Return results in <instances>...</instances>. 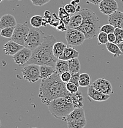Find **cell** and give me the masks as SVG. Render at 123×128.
I'll use <instances>...</instances> for the list:
<instances>
[{
    "label": "cell",
    "mask_w": 123,
    "mask_h": 128,
    "mask_svg": "<svg viewBox=\"0 0 123 128\" xmlns=\"http://www.w3.org/2000/svg\"><path fill=\"white\" fill-rule=\"evenodd\" d=\"M79 12L83 16V22L77 30L84 33L86 40L94 38L98 35V32L100 29L99 17L94 12L88 8L81 9Z\"/></svg>",
    "instance_id": "3957f363"
},
{
    "label": "cell",
    "mask_w": 123,
    "mask_h": 128,
    "mask_svg": "<svg viewBox=\"0 0 123 128\" xmlns=\"http://www.w3.org/2000/svg\"><path fill=\"white\" fill-rule=\"evenodd\" d=\"M118 46L119 47H120V49H121V51L123 52V42H121V43H120V44H118Z\"/></svg>",
    "instance_id": "7bdbcfd3"
},
{
    "label": "cell",
    "mask_w": 123,
    "mask_h": 128,
    "mask_svg": "<svg viewBox=\"0 0 123 128\" xmlns=\"http://www.w3.org/2000/svg\"><path fill=\"white\" fill-rule=\"evenodd\" d=\"M51 0H31L33 5L36 6H42L49 2Z\"/></svg>",
    "instance_id": "f35d334b"
},
{
    "label": "cell",
    "mask_w": 123,
    "mask_h": 128,
    "mask_svg": "<svg viewBox=\"0 0 123 128\" xmlns=\"http://www.w3.org/2000/svg\"><path fill=\"white\" fill-rule=\"evenodd\" d=\"M67 124L68 128H84L86 124V117L67 121Z\"/></svg>",
    "instance_id": "603a6c76"
},
{
    "label": "cell",
    "mask_w": 123,
    "mask_h": 128,
    "mask_svg": "<svg viewBox=\"0 0 123 128\" xmlns=\"http://www.w3.org/2000/svg\"><path fill=\"white\" fill-rule=\"evenodd\" d=\"M91 85L96 90L107 95L110 96L113 92V86L112 84L105 78H99L94 81Z\"/></svg>",
    "instance_id": "9c48e42d"
},
{
    "label": "cell",
    "mask_w": 123,
    "mask_h": 128,
    "mask_svg": "<svg viewBox=\"0 0 123 128\" xmlns=\"http://www.w3.org/2000/svg\"><path fill=\"white\" fill-rule=\"evenodd\" d=\"M42 22H43V17L40 15H36L33 16L30 19V24L33 27L40 28L42 26Z\"/></svg>",
    "instance_id": "83f0119b"
},
{
    "label": "cell",
    "mask_w": 123,
    "mask_h": 128,
    "mask_svg": "<svg viewBox=\"0 0 123 128\" xmlns=\"http://www.w3.org/2000/svg\"><path fill=\"white\" fill-rule=\"evenodd\" d=\"M61 78L62 81L63 82H66V83H67L70 81V80L71 79V76H72V74L71 73V72L69 71L66 72L64 73H62L61 74Z\"/></svg>",
    "instance_id": "8d00e7d4"
},
{
    "label": "cell",
    "mask_w": 123,
    "mask_h": 128,
    "mask_svg": "<svg viewBox=\"0 0 123 128\" xmlns=\"http://www.w3.org/2000/svg\"><path fill=\"white\" fill-rule=\"evenodd\" d=\"M79 86H78L77 85L73 82H69L66 83V89L70 94H75V93L79 91Z\"/></svg>",
    "instance_id": "d6a6232c"
},
{
    "label": "cell",
    "mask_w": 123,
    "mask_h": 128,
    "mask_svg": "<svg viewBox=\"0 0 123 128\" xmlns=\"http://www.w3.org/2000/svg\"><path fill=\"white\" fill-rule=\"evenodd\" d=\"M97 42L99 45L107 44L108 42V34L104 32H100L97 35Z\"/></svg>",
    "instance_id": "f546056e"
},
{
    "label": "cell",
    "mask_w": 123,
    "mask_h": 128,
    "mask_svg": "<svg viewBox=\"0 0 123 128\" xmlns=\"http://www.w3.org/2000/svg\"><path fill=\"white\" fill-rule=\"evenodd\" d=\"M79 85L80 87H89L91 85L90 76L86 73H80Z\"/></svg>",
    "instance_id": "4316f807"
},
{
    "label": "cell",
    "mask_w": 123,
    "mask_h": 128,
    "mask_svg": "<svg viewBox=\"0 0 123 128\" xmlns=\"http://www.w3.org/2000/svg\"><path fill=\"white\" fill-rule=\"evenodd\" d=\"M69 94L66 89V83L62 81L60 74L56 72L50 78L42 80L38 96L42 103L48 106L53 100Z\"/></svg>",
    "instance_id": "6da1fadb"
},
{
    "label": "cell",
    "mask_w": 123,
    "mask_h": 128,
    "mask_svg": "<svg viewBox=\"0 0 123 128\" xmlns=\"http://www.w3.org/2000/svg\"><path fill=\"white\" fill-rule=\"evenodd\" d=\"M83 22V16L79 12H77L75 14L71 16V20L68 27L70 28L78 29L82 25Z\"/></svg>",
    "instance_id": "e0dca14e"
},
{
    "label": "cell",
    "mask_w": 123,
    "mask_h": 128,
    "mask_svg": "<svg viewBox=\"0 0 123 128\" xmlns=\"http://www.w3.org/2000/svg\"><path fill=\"white\" fill-rule=\"evenodd\" d=\"M47 106L51 115L66 121L67 116L75 108L72 104V94L53 100Z\"/></svg>",
    "instance_id": "277c9868"
},
{
    "label": "cell",
    "mask_w": 123,
    "mask_h": 128,
    "mask_svg": "<svg viewBox=\"0 0 123 128\" xmlns=\"http://www.w3.org/2000/svg\"><path fill=\"white\" fill-rule=\"evenodd\" d=\"M85 117L84 110L83 108H74L69 114L67 116L66 121H70L72 120H75L79 118Z\"/></svg>",
    "instance_id": "d6986e66"
},
{
    "label": "cell",
    "mask_w": 123,
    "mask_h": 128,
    "mask_svg": "<svg viewBox=\"0 0 123 128\" xmlns=\"http://www.w3.org/2000/svg\"><path fill=\"white\" fill-rule=\"evenodd\" d=\"M30 28L28 22L23 24H17L15 27L14 34L11 38V40L17 42L19 44L25 46L26 40L30 32Z\"/></svg>",
    "instance_id": "8992f818"
},
{
    "label": "cell",
    "mask_w": 123,
    "mask_h": 128,
    "mask_svg": "<svg viewBox=\"0 0 123 128\" xmlns=\"http://www.w3.org/2000/svg\"><path fill=\"white\" fill-rule=\"evenodd\" d=\"M68 64L69 71L71 72V74L80 73V69H81V65H80V61H79V58H75L69 60Z\"/></svg>",
    "instance_id": "7402d4cb"
},
{
    "label": "cell",
    "mask_w": 123,
    "mask_h": 128,
    "mask_svg": "<svg viewBox=\"0 0 123 128\" xmlns=\"http://www.w3.org/2000/svg\"><path fill=\"white\" fill-rule=\"evenodd\" d=\"M79 56V52L72 47V46L67 44L64 50L63 55L60 57L59 59L65 60H69L72 59V58H78Z\"/></svg>",
    "instance_id": "2e32d148"
},
{
    "label": "cell",
    "mask_w": 123,
    "mask_h": 128,
    "mask_svg": "<svg viewBox=\"0 0 123 128\" xmlns=\"http://www.w3.org/2000/svg\"><path fill=\"white\" fill-rule=\"evenodd\" d=\"M88 96L91 99L97 102H104L109 99L110 95L104 94L99 90H96L91 85L88 87Z\"/></svg>",
    "instance_id": "4fadbf2b"
},
{
    "label": "cell",
    "mask_w": 123,
    "mask_h": 128,
    "mask_svg": "<svg viewBox=\"0 0 123 128\" xmlns=\"http://www.w3.org/2000/svg\"><path fill=\"white\" fill-rule=\"evenodd\" d=\"M108 22L115 28H123V12L118 10L108 16Z\"/></svg>",
    "instance_id": "5bb4252c"
},
{
    "label": "cell",
    "mask_w": 123,
    "mask_h": 128,
    "mask_svg": "<svg viewBox=\"0 0 123 128\" xmlns=\"http://www.w3.org/2000/svg\"><path fill=\"white\" fill-rule=\"evenodd\" d=\"M64 8L66 10V11L69 13V14H71V16L74 15L75 13L77 12V8L75 6H74V5H72V4H67L64 6Z\"/></svg>",
    "instance_id": "d590c367"
},
{
    "label": "cell",
    "mask_w": 123,
    "mask_h": 128,
    "mask_svg": "<svg viewBox=\"0 0 123 128\" xmlns=\"http://www.w3.org/2000/svg\"><path fill=\"white\" fill-rule=\"evenodd\" d=\"M116 28L114 26H113L112 25H111L110 24H105V25H103L100 29V32H104L105 33H107V34H109V33H114L115 30Z\"/></svg>",
    "instance_id": "836d02e7"
},
{
    "label": "cell",
    "mask_w": 123,
    "mask_h": 128,
    "mask_svg": "<svg viewBox=\"0 0 123 128\" xmlns=\"http://www.w3.org/2000/svg\"><path fill=\"white\" fill-rule=\"evenodd\" d=\"M45 36V33L38 28L33 27L32 28H30L25 47L33 50L42 44Z\"/></svg>",
    "instance_id": "5b68a950"
},
{
    "label": "cell",
    "mask_w": 123,
    "mask_h": 128,
    "mask_svg": "<svg viewBox=\"0 0 123 128\" xmlns=\"http://www.w3.org/2000/svg\"></svg>",
    "instance_id": "c3c4849f"
},
{
    "label": "cell",
    "mask_w": 123,
    "mask_h": 128,
    "mask_svg": "<svg viewBox=\"0 0 123 128\" xmlns=\"http://www.w3.org/2000/svg\"><path fill=\"white\" fill-rule=\"evenodd\" d=\"M17 25L16 19L11 14H4L0 19V28L3 29L4 28L15 27Z\"/></svg>",
    "instance_id": "9a60e30c"
},
{
    "label": "cell",
    "mask_w": 123,
    "mask_h": 128,
    "mask_svg": "<svg viewBox=\"0 0 123 128\" xmlns=\"http://www.w3.org/2000/svg\"><path fill=\"white\" fill-rule=\"evenodd\" d=\"M66 40L68 45L72 46H79L85 41L84 33L77 29L69 28L66 33Z\"/></svg>",
    "instance_id": "ba28073f"
},
{
    "label": "cell",
    "mask_w": 123,
    "mask_h": 128,
    "mask_svg": "<svg viewBox=\"0 0 123 128\" xmlns=\"http://www.w3.org/2000/svg\"><path fill=\"white\" fill-rule=\"evenodd\" d=\"M74 1H75L77 4L80 3V0H74Z\"/></svg>",
    "instance_id": "f6af8a7d"
},
{
    "label": "cell",
    "mask_w": 123,
    "mask_h": 128,
    "mask_svg": "<svg viewBox=\"0 0 123 128\" xmlns=\"http://www.w3.org/2000/svg\"><path fill=\"white\" fill-rule=\"evenodd\" d=\"M72 104L74 108H83L84 106V97L81 92L78 91L75 94H72Z\"/></svg>",
    "instance_id": "44dd1931"
},
{
    "label": "cell",
    "mask_w": 123,
    "mask_h": 128,
    "mask_svg": "<svg viewBox=\"0 0 123 128\" xmlns=\"http://www.w3.org/2000/svg\"><path fill=\"white\" fill-rule=\"evenodd\" d=\"M58 16H59V18L66 25L68 26L69 24L70 20H71V15L66 11L64 7L61 6V7L59 8V9H58Z\"/></svg>",
    "instance_id": "484cf974"
},
{
    "label": "cell",
    "mask_w": 123,
    "mask_h": 128,
    "mask_svg": "<svg viewBox=\"0 0 123 128\" xmlns=\"http://www.w3.org/2000/svg\"><path fill=\"white\" fill-rule=\"evenodd\" d=\"M56 29L58 32H66L68 28H66V25L61 20Z\"/></svg>",
    "instance_id": "ab89813d"
},
{
    "label": "cell",
    "mask_w": 123,
    "mask_h": 128,
    "mask_svg": "<svg viewBox=\"0 0 123 128\" xmlns=\"http://www.w3.org/2000/svg\"><path fill=\"white\" fill-rule=\"evenodd\" d=\"M80 76V73H74V74H72L71 79V80H70L69 82H73V83L77 85L78 86H79V87H80V85H79Z\"/></svg>",
    "instance_id": "74e56055"
},
{
    "label": "cell",
    "mask_w": 123,
    "mask_h": 128,
    "mask_svg": "<svg viewBox=\"0 0 123 128\" xmlns=\"http://www.w3.org/2000/svg\"><path fill=\"white\" fill-rule=\"evenodd\" d=\"M71 4H72V5H74V6H75V7H77V6H78V4L77 3V2H75L74 0H72V1H71Z\"/></svg>",
    "instance_id": "ee69618b"
},
{
    "label": "cell",
    "mask_w": 123,
    "mask_h": 128,
    "mask_svg": "<svg viewBox=\"0 0 123 128\" xmlns=\"http://www.w3.org/2000/svg\"><path fill=\"white\" fill-rule=\"evenodd\" d=\"M23 78L30 83H34L41 79L40 65L28 64L22 69Z\"/></svg>",
    "instance_id": "52a82bcc"
},
{
    "label": "cell",
    "mask_w": 123,
    "mask_h": 128,
    "mask_svg": "<svg viewBox=\"0 0 123 128\" xmlns=\"http://www.w3.org/2000/svg\"><path fill=\"white\" fill-rule=\"evenodd\" d=\"M87 2L91 3L94 5H99L102 0H86Z\"/></svg>",
    "instance_id": "b9f144b4"
},
{
    "label": "cell",
    "mask_w": 123,
    "mask_h": 128,
    "mask_svg": "<svg viewBox=\"0 0 123 128\" xmlns=\"http://www.w3.org/2000/svg\"><path fill=\"white\" fill-rule=\"evenodd\" d=\"M108 40L109 42H114V43H115V41H116V36H115V33H112L108 34Z\"/></svg>",
    "instance_id": "60d3db41"
},
{
    "label": "cell",
    "mask_w": 123,
    "mask_h": 128,
    "mask_svg": "<svg viewBox=\"0 0 123 128\" xmlns=\"http://www.w3.org/2000/svg\"><path fill=\"white\" fill-rule=\"evenodd\" d=\"M105 45H106V48L108 51L110 52L111 54H113L115 57H118V56L123 55V52L121 51L117 44L108 42Z\"/></svg>",
    "instance_id": "d4e9b609"
},
{
    "label": "cell",
    "mask_w": 123,
    "mask_h": 128,
    "mask_svg": "<svg viewBox=\"0 0 123 128\" xmlns=\"http://www.w3.org/2000/svg\"><path fill=\"white\" fill-rule=\"evenodd\" d=\"M61 21V20L59 18V16H58L55 13H53V14H51V17L50 18L49 25L52 27L56 28L60 24Z\"/></svg>",
    "instance_id": "4dcf8cb0"
},
{
    "label": "cell",
    "mask_w": 123,
    "mask_h": 128,
    "mask_svg": "<svg viewBox=\"0 0 123 128\" xmlns=\"http://www.w3.org/2000/svg\"><path fill=\"white\" fill-rule=\"evenodd\" d=\"M55 73H56L55 68L49 65H41L40 66L41 79L45 80L50 78Z\"/></svg>",
    "instance_id": "ac0fdd59"
},
{
    "label": "cell",
    "mask_w": 123,
    "mask_h": 128,
    "mask_svg": "<svg viewBox=\"0 0 123 128\" xmlns=\"http://www.w3.org/2000/svg\"><path fill=\"white\" fill-rule=\"evenodd\" d=\"M55 70L58 74H61L66 72L69 71L68 60H65L63 59H58L55 64Z\"/></svg>",
    "instance_id": "ffe728a7"
},
{
    "label": "cell",
    "mask_w": 123,
    "mask_h": 128,
    "mask_svg": "<svg viewBox=\"0 0 123 128\" xmlns=\"http://www.w3.org/2000/svg\"><path fill=\"white\" fill-rule=\"evenodd\" d=\"M55 42L56 38L54 36L46 35L42 44L33 50L31 58L26 65L36 64L40 66L49 65L55 67L58 60L53 52V48Z\"/></svg>",
    "instance_id": "7a4b0ae2"
},
{
    "label": "cell",
    "mask_w": 123,
    "mask_h": 128,
    "mask_svg": "<svg viewBox=\"0 0 123 128\" xmlns=\"http://www.w3.org/2000/svg\"><path fill=\"white\" fill-rule=\"evenodd\" d=\"M33 50L29 48L24 47L13 56L14 62L19 66L24 65L28 62L32 56Z\"/></svg>",
    "instance_id": "30bf717a"
},
{
    "label": "cell",
    "mask_w": 123,
    "mask_h": 128,
    "mask_svg": "<svg viewBox=\"0 0 123 128\" xmlns=\"http://www.w3.org/2000/svg\"><path fill=\"white\" fill-rule=\"evenodd\" d=\"M51 14L49 10H45L44 12L43 16V22H42V26H47L48 24H49L50 18L51 17Z\"/></svg>",
    "instance_id": "e575fe53"
},
{
    "label": "cell",
    "mask_w": 123,
    "mask_h": 128,
    "mask_svg": "<svg viewBox=\"0 0 123 128\" xmlns=\"http://www.w3.org/2000/svg\"><path fill=\"white\" fill-rule=\"evenodd\" d=\"M14 30H15V27H8L1 29V36L4 37V38H10L11 39V38L13 36V34H14Z\"/></svg>",
    "instance_id": "f1b7e54d"
},
{
    "label": "cell",
    "mask_w": 123,
    "mask_h": 128,
    "mask_svg": "<svg viewBox=\"0 0 123 128\" xmlns=\"http://www.w3.org/2000/svg\"><path fill=\"white\" fill-rule=\"evenodd\" d=\"M24 47L12 40H10L4 45L3 50L6 55L14 56Z\"/></svg>",
    "instance_id": "7c38bea8"
},
{
    "label": "cell",
    "mask_w": 123,
    "mask_h": 128,
    "mask_svg": "<svg viewBox=\"0 0 123 128\" xmlns=\"http://www.w3.org/2000/svg\"><path fill=\"white\" fill-rule=\"evenodd\" d=\"M7 1H12V0H7Z\"/></svg>",
    "instance_id": "bcb514c9"
},
{
    "label": "cell",
    "mask_w": 123,
    "mask_h": 128,
    "mask_svg": "<svg viewBox=\"0 0 123 128\" xmlns=\"http://www.w3.org/2000/svg\"><path fill=\"white\" fill-rule=\"evenodd\" d=\"M67 45H66L64 42H56L53 45V52L55 55V57L59 59L60 57L63 55L64 50L65 49Z\"/></svg>",
    "instance_id": "cb8c5ba5"
},
{
    "label": "cell",
    "mask_w": 123,
    "mask_h": 128,
    "mask_svg": "<svg viewBox=\"0 0 123 128\" xmlns=\"http://www.w3.org/2000/svg\"><path fill=\"white\" fill-rule=\"evenodd\" d=\"M99 8L103 14L110 16L118 10V5L115 0H102L99 3Z\"/></svg>",
    "instance_id": "8fae6325"
},
{
    "label": "cell",
    "mask_w": 123,
    "mask_h": 128,
    "mask_svg": "<svg viewBox=\"0 0 123 128\" xmlns=\"http://www.w3.org/2000/svg\"></svg>",
    "instance_id": "7dc6e473"
},
{
    "label": "cell",
    "mask_w": 123,
    "mask_h": 128,
    "mask_svg": "<svg viewBox=\"0 0 123 128\" xmlns=\"http://www.w3.org/2000/svg\"><path fill=\"white\" fill-rule=\"evenodd\" d=\"M114 33L116 36V41L115 43L118 44L123 42V28H116L115 30Z\"/></svg>",
    "instance_id": "1f68e13d"
}]
</instances>
